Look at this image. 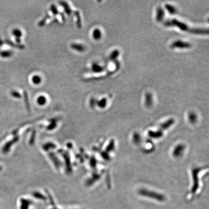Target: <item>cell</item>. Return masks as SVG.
<instances>
[{
	"label": "cell",
	"instance_id": "11",
	"mask_svg": "<svg viewBox=\"0 0 209 209\" xmlns=\"http://www.w3.org/2000/svg\"><path fill=\"white\" fill-rule=\"evenodd\" d=\"M46 98L44 96H43V95L39 96L38 98L37 99V102L38 103V104H40V105L44 104L46 102Z\"/></svg>",
	"mask_w": 209,
	"mask_h": 209
},
{
	"label": "cell",
	"instance_id": "1",
	"mask_svg": "<svg viewBox=\"0 0 209 209\" xmlns=\"http://www.w3.org/2000/svg\"><path fill=\"white\" fill-rule=\"evenodd\" d=\"M164 25L167 27L175 26L177 27L184 31H188L189 33L195 34H208V29H206L194 28L189 27L185 23L180 22L176 19H168L164 22Z\"/></svg>",
	"mask_w": 209,
	"mask_h": 209
},
{
	"label": "cell",
	"instance_id": "9",
	"mask_svg": "<svg viewBox=\"0 0 209 209\" xmlns=\"http://www.w3.org/2000/svg\"><path fill=\"white\" fill-rule=\"evenodd\" d=\"M165 7L168 12L171 14H174L176 13V9L175 8V7H174L173 6L170 5V4H166L165 5Z\"/></svg>",
	"mask_w": 209,
	"mask_h": 209
},
{
	"label": "cell",
	"instance_id": "2",
	"mask_svg": "<svg viewBox=\"0 0 209 209\" xmlns=\"http://www.w3.org/2000/svg\"><path fill=\"white\" fill-rule=\"evenodd\" d=\"M140 194L144 195L145 196L151 197L152 198L157 199V200H159V201H163L164 199L162 195L157 194L154 193V192H150L148 191L142 190L140 192Z\"/></svg>",
	"mask_w": 209,
	"mask_h": 209
},
{
	"label": "cell",
	"instance_id": "10",
	"mask_svg": "<svg viewBox=\"0 0 209 209\" xmlns=\"http://www.w3.org/2000/svg\"><path fill=\"white\" fill-rule=\"evenodd\" d=\"M13 34L17 38V40L19 42H20V38L22 36V31L19 29H15L13 31Z\"/></svg>",
	"mask_w": 209,
	"mask_h": 209
},
{
	"label": "cell",
	"instance_id": "12",
	"mask_svg": "<svg viewBox=\"0 0 209 209\" xmlns=\"http://www.w3.org/2000/svg\"><path fill=\"white\" fill-rule=\"evenodd\" d=\"M118 55H119V51L118 50H115L111 53L110 56H111V58L113 59L117 57Z\"/></svg>",
	"mask_w": 209,
	"mask_h": 209
},
{
	"label": "cell",
	"instance_id": "4",
	"mask_svg": "<svg viewBox=\"0 0 209 209\" xmlns=\"http://www.w3.org/2000/svg\"><path fill=\"white\" fill-rule=\"evenodd\" d=\"M165 12L161 7H158L157 10V20L158 22H161L163 20Z\"/></svg>",
	"mask_w": 209,
	"mask_h": 209
},
{
	"label": "cell",
	"instance_id": "8",
	"mask_svg": "<svg viewBox=\"0 0 209 209\" xmlns=\"http://www.w3.org/2000/svg\"><path fill=\"white\" fill-rule=\"evenodd\" d=\"M41 77L40 75H33L32 78H31V81L35 85H38L40 84L42 82Z\"/></svg>",
	"mask_w": 209,
	"mask_h": 209
},
{
	"label": "cell",
	"instance_id": "5",
	"mask_svg": "<svg viewBox=\"0 0 209 209\" xmlns=\"http://www.w3.org/2000/svg\"><path fill=\"white\" fill-rule=\"evenodd\" d=\"M92 36L94 40H99L102 37V32L99 29H95L93 31Z\"/></svg>",
	"mask_w": 209,
	"mask_h": 209
},
{
	"label": "cell",
	"instance_id": "7",
	"mask_svg": "<svg viewBox=\"0 0 209 209\" xmlns=\"http://www.w3.org/2000/svg\"><path fill=\"white\" fill-rule=\"evenodd\" d=\"M104 69V67L100 66L97 64L94 63L92 66V70L93 72L100 73L103 71Z\"/></svg>",
	"mask_w": 209,
	"mask_h": 209
},
{
	"label": "cell",
	"instance_id": "6",
	"mask_svg": "<svg viewBox=\"0 0 209 209\" xmlns=\"http://www.w3.org/2000/svg\"><path fill=\"white\" fill-rule=\"evenodd\" d=\"M71 48L73 50H75L76 51L82 52L84 51L85 50V48L82 45L79 44H72L71 45Z\"/></svg>",
	"mask_w": 209,
	"mask_h": 209
},
{
	"label": "cell",
	"instance_id": "3",
	"mask_svg": "<svg viewBox=\"0 0 209 209\" xmlns=\"http://www.w3.org/2000/svg\"><path fill=\"white\" fill-rule=\"evenodd\" d=\"M171 46V48H190L191 45L188 42L179 40L173 42Z\"/></svg>",
	"mask_w": 209,
	"mask_h": 209
}]
</instances>
